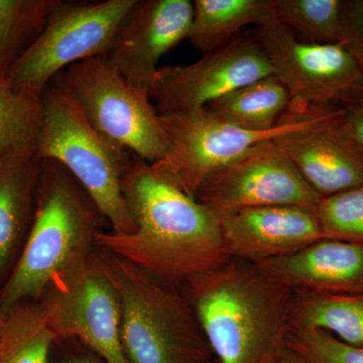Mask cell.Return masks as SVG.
<instances>
[{
	"mask_svg": "<svg viewBox=\"0 0 363 363\" xmlns=\"http://www.w3.org/2000/svg\"><path fill=\"white\" fill-rule=\"evenodd\" d=\"M43 92L0 79V157L35 149L42 123Z\"/></svg>",
	"mask_w": 363,
	"mask_h": 363,
	"instance_id": "obj_22",
	"label": "cell"
},
{
	"mask_svg": "<svg viewBox=\"0 0 363 363\" xmlns=\"http://www.w3.org/2000/svg\"><path fill=\"white\" fill-rule=\"evenodd\" d=\"M195 199L217 217L250 208H316L321 197L301 176L277 140L255 145L215 171Z\"/></svg>",
	"mask_w": 363,
	"mask_h": 363,
	"instance_id": "obj_10",
	"label": "cell"
},
{
	"mask_svg": "<svg viewBox=\"0 0 363 363\" xmlns=\"http://www.w3.org/2000/svg\"><path fill=\"white\" fill-rule=\"evenodd\" d=\"M274 20L309 44H343V0H272Z\"/></svg>",
	"mask_w": 363,
	"mask_h": 363,
	"instance_id": "obj_23",
	"label": "cell"
},
{
	"mask_svg": "<svg viewBox=\"0 0 363 363\" xmlns=\"http://www.w3.org/2000/svg\"><path fill=\"white\" fill-rule=\"evenodd\" d=\"M57 340L43 301L23 303L0 315V363H49Z\"/></svg>",
	"mask_w": 363,
	"mask_h": 363,
	"instance_id": "obj_21",
	"label": "cell"
},
{
	"mask_svg": "<svg viewBox=\"0 0 363 363\" xmlns=\"http://www.w3.org/2000/svg\"><path fill=\"white\" fill-rule=\"evenodd\" d=\"M272 363H308L305 359H303L300 355L297 354V353L294 352L290 348L286 347L281 350V352L279 353L278 357L274 359V362Z\"/></svg>",
	"mask_w": 363,
	"mask_h": 363,
	"instance_id": "obj_29",
	"label": "cell"
},
{
	"mask_svg": "<svg viewBox=\"0 0 363 363\" xmlns=\"http://www.w3.org/2000/svg\"><path fill=\"white\" fill-rule=\"evenodd\" d=\"M316 329L363 348V294L293 291L290 330Z\"/></svg>",
	"mask_w": 363,
	"mask_h": 363,
	"instance_id": "obj_19",
	"label": "cell"
},
{
	"mask_svg": "<svg viewBox=\"0 0 363 363\" xmlns=\"http://www.w3.org/2000/svg\"><path fill=\"white\" fill-rule=\"evenodd\" d=\"M47 295L43 302L58 339L78 338L105 363H130L121 340L118 296L94 255L85 271Z\"/></svg>",
	"mask_w": 363,
	"mask_h": 363,
	"instance_id": "obj_12",
	"label": "cell"
},
{
	"mask_svg": "<svg viewBox=\"0 0 363 363\" xmlns=\"http://www.w3.org/2000/svg\"><path fill=\"white\" fill-rule=\"evenodd\" d=\"M138 0L58 6L7 78L18 87L44 91L62 71L83 60L105 58Z\"/></svg>",
	"mask_w": 363,
	"mask_h": 363,
	"instance_id": "obj_8",
	"label": "cell"
},
{
	"mask_svg": "<svg viewBox=\"0 0 363 363\" xmlns=\"http://www.w3.org/2000/svg\"><path fill=\"white\" fill-rule=\"evenodd\" d=\"M109 277L121 313V340L130 363H209L215 359L190 301L121 257L94 255Z\"/></svg>",
	"mask_w": 363,
	"mask_h": 363,
	"instance_id": "obj_4",
	"label": "cell"
},
{
	"mask_svg": "<svg viewBox=\"0 0 363 363\" xmlns=\"http://www.w3.org/2000/svg\"><path fill=\"white\" fill-rule=\"evenodd\" d=\"M209 363H217L216 360L213 359L212 362H210Z\"/></svg>",
	"mask_w": 363,
	"mask_h": 363,
	"instance_id": "obj_31",
	"label": "cell"
},
{
	"mask_svg": "<svg viewBox=\"0 0 363 363\" xmlns=\"http://www.w3.org/2000/svg\"><path fill=\"white\" fill-rule=\"evenodd\" d=\"M51 82L75 102L86 121L112 145L156 164L171 150L161 116L105 58L74 64Z\"/></svg>",
	"mask_w": 363,
	"mask_h": 363,
	"instance_id": "obj_7",
	"label": "cell"
},
{
	"mask_svg": "<svg viewBox=\"0 0 363 363\" xmlns=\"http://www.w3.org/2000/svg\"><path fill=\"white\" fill-rule=\"evenodd\" d=\"M272 74L257 35L235 38L190 65L160 67L150 98L160 116L184 113Z\"/></svg>",
	"mask_w": 363,
	"mask_h": 363,
	"instance_id": "obj_11",
	"label": "cell"
},
{
	"mask_svg": "<svg viewBox=\"0 0 363 363\" xmlns=\"http://www.w3.org/2000/svg\"><path fill=\"white\" fill-rule=\"evenodd\" d=\"M337 109L291 102L278 125L266 131L243 130L219 118L206 107L161 116L171 150L164 160L150 167L160 178L195 199L208 177L255 145L310 128Z\"/></svg>",
	"mask_w": 363,
	"mask_h": 363,
	"instance_id": "obj_6",
	"label": "cell"
},
{
	"mask_svg": "<svg viewBox=\"0 0 363 363\" xmlns=\"http://www.w3.org/2000/svg\"><path fill=\"white\" fill-rule=\"evenodd\" d=\"M35 150L40 159L54 160L67 169L111 224L112 233H135V224L123 193V178L135 154L102 138L54 82L43 92Z\"/></svg>",
	"mask_w": 363,
	"mask_h": 363,
	"instance_id": "obj_5",
	"label": "cell"
},
{
	"mask_svg": "<svg viewBox=\"0 0 363 363\" xmlns=\"http://www.w3.org/2000/svg\"><path fill=\"white\" fill-rule=\"evenodd\" d=\"M43 164L35 149L0 157V274L32 226Z\"/></svg>",
	"mask_w": 363,
	"mask_h": 363,
	"instance_id": "obj_17",
	"label": "cell"
},
{
	"mask_svg": "<svg viewBox=\"0 0 363 363\" xmlns=\"http://www.w3.org/2000/svg\"><path fill=\"white\" fill-rule=\"evenodd\" d=\"M62 363H101L92 355L87 353H69L67 354Z\"/></svg>",
	"mask_w": 363,
	"mask_h": 363,
	"instance_id": "obj_30",
	"label": "cell"
},
{
	"mask_svg": "<svg viewBox=\"0 0 363 363\" xmlns=\"http://www.w3.org/2000/svg\"><path fill=\"white\" fill-rule=\"evenodd\" d=\"M343 45L363 68V0H343Z\"/></svg>",
	"mask_w": 363,
	"mask_h": 363,
	"instance_id": "obj_27",
	"label": "cell"
},
{
	"mask_svg": "<svg viewBox=\"0 0 363 363\" xmlns=\"http://www.w3.org/2000/svg\"><path fill=\"white\" fill-rule=\"evenodd\" d=\"M192 20L190 0H138L105 59L150 97L160 60L187 39Z\"/></svg>",
	"mask_w": 363,
	"mask_h": 363,
	"instance_id": "obj_13",
	"label": "cell"
},
{
	"mask_svg": "<svg viewBox=\"0 0 363 363\" xmlns=\"http://www.w3.org/2000/svg\"><path fill=\"white\" fill-rule=\"evenodd\" d=\"M274 18L272 0H195L187 40L205 55L235 39L245 26Z\"/></svg>",
	"mask_w": 363,
	"mask_h": 363,
	"instance_id": "obj_18",
	"label": "cell"
},
{
	"mask_svg": "<svg viewBox=\"0 0 363 363\" xmlns=\"http://www.w3.org/2000/svg\"><path fill=\"white\" fill-rule=\"evenodd\" d=\"M106 221L84 188L54 160H44L35 216L23 250L0 291V315L35 302L85 271Z\"/></svg>",
	"mask_w": 363,
	"mask_h": 363,
	"instance_id": "obj_3",
	"label": "cell"
},
{
	"mask_svg": "<svg viewBox=\"0 0 363 363\" xmlns=\"http://www.w3.org/2000/svg\"><path fill=\"white\" fill-rule=\"evenodd\" d=\"M286 346L308 363H363V348L341 342L316 329H293Z\"/></svg>",
	"mask_w": 363,
	"mask_h": 363,
	"instance_id": "obj_26",
	"label": "cell"
},
{
	"mask_svg": "<svg viewBox=\"0 0 363 363\" xmlns=\"http://www.w3.org/2000/svg\"><path fill=\"white\" fill-rule=\"evenodd\" d=\"M277 143L321 198L363 185V152L348 133L343 108Z\"/></svg>",
	"mask_w": 363,
	"mask_h": 363,
	"instance_id": "obj_15",
	"label": "cell"
},
{
	"mask_svg": "<svg viewBox=\"0 0 363 363\" xmlns=\"http://www.w3.org/2000/svg\"><path fill=\"white\" fill-rule=\"evenodd\" d=\"M257 38L294 104L344 108L363 100L362 66L343 44L302 42L274 18Z\"/></svg>",
	"mask_w": 363,
	"mask_h": 363,
	"instance_id": "obj_9",
	"label": "cell"
},
{
	"mask_svg": "<svg viewBox=\"0 0 363 363\" xmlns=\"http://www.w3.org/2000/svg\"><path fill=\"white\" fill-rule=\"evenodd\" d=\"M291 102L290 92L272 74L229 93L206 108L243 130L266 131L278 125Z\"/></svg>",
	"mask_w": 363,
	"mask_h": 363,
	"instance_id": "obj_20",
	"label": "cell"
},
{
	"mask_svg": "<svg viewBox=\"0 0 363 363\" xmlns=\"http://www.w3.org/2000/svg\"><path fill=\"white\" fill-rule=\"evenodd\" d=\"M60 0H0V79L40 35Z\"/></svg>",
	"mask_w": 363,
	"mask_h": 363,
	"instance_id": "obj_24",
	"label": "cell"
},
{
	"mask_svg": "<svg viewBox=\"0 0 363 363\" xmlns=\"http://www.w3.org/2000/svg\"><path fill=\"white\" fill-rule=\"evenodd\" d=\"M343 109L344 121L348 133L363 152V100Z\"/></svg>",
	"mask_w": 363,
	"mask_h": 363,
	"instance_id": "obj_28",
	"label": "cell"
},
{
	"mask_svg": "<svg viewBox=\"0 0 363 363\" xmlns=\"http://www.w3.org/2000/svg\"><path fill=\"white\" fill-rule=\"evenodd\" d=\"M233 259L250 264L291 255L323 240L316 208L274 205L218 217Z\"/></svg>",
	"mask_w": 363,
	"mask_h": 363,
	"instance_id": "obj_14",
	"label": "cell"
},
{
	"mask_svg": "<svg viewBox=\"0 0 363 363\" xmlns=\"http://www.w3.org/2000/svg\"><path fill=\"white\" fill-rule=\"evenodd\" d=\"M135 233L99 231L96 247L164 283L183 289L233 259L218 217L199 201L160 178L133 155L123 182Z\"/></svg>",
	"mask_w": 363,
	"mask_h": 363,
	"instance_id": "obj_1",
	"label": "cell"
},
{
	"mask_svg": "<svg viewBox=\"0 0 363 363\" xmlns=\"http://www.w3.org/2000/svg\"><path fill=\"white\" fill-rule=\"evenodd\" d=\"M253 264L293 291L363 294V242L323 238L291 255Z\"/></svg>",
	"mask_w": 363,
	"mask_h": 363,
	"instance_id": "obj_16",
	"label": "cell"
},
{
	"mask_svg": "<svg viewBox=\"0 0 363 363\" xmlns=\"http://www.w3.org/2000/svg\"><path fill=\"white\" fill-rule=\"evenodd\" d=\"M217 363H272L286 347L293 290L245 260L184 286Z\"/></svg>",
	"mask_w": 363,
	"mask_h": 363,
	"instance_id": "obj_2",
	"label": "cell"
},
{
	"mask_svg": "<svg viewBox=\"0 0 363 363\" xmlns=\"http://www.w3.org/2000/svg\"><path fill=\"white\" fill-rule=\"evenodd\" d=\"M316 213L324 238L363 242V185L321 198Z\"/></svg>",
	"mask_w": 363,
	"mask_h": 363,
	"instance_id": "obj_25",
	"label": "cell"
}]
</instances>
